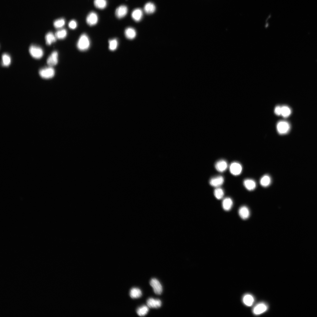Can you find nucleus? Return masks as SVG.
Wrapping results in <instances>:
<instances>
[{
    "label": "nucleus",
    "mask_w": 317,
    "mask_h": 317,
    "mask_svg": "<svg viewBox=\"0 0 317 317\" xmlns=\"http://www.w3.org/2000/svg\"><path fill=\"white\" fill-rule=\"evenodd\" d=\"M90 42L87 36L84 33L80 36L77 43L78 49L81 51L87 50L90 47Z\"/></svg>",
    "instance_id": "1"
},
{
    "label": "nucleus",
    "mask_w": 317,
    "mask_h": 317,
    "mask_svg": "<svg viewBox=\"0 0 317 317\" xmlns=\"http://www.w3.org/2000/svg\"><path fill=\"white\" fill-rule=\"evenodd\" d=\"M29 51L31 55L36 59L41 58L43 54L42 49L39 47L34 45H31L29 47Z\"/></svg>",
    "instance_id": "2"
},
{
    "label": "nucleus",
    "mask_w": 317,
    "mask_h": 317,
    "mask_svg": "<svg viewBox=\"0 0 317 317\" xmlns=\"http://www.w3.org/2000/svg\"><path fill=\"white\" fill-rule=\"evenodd\" d=\"M55 70L51 67L45 68L40 69L39 73L40 76L44 79H49L53 77L55 75Z\"/></svg>",
    "instance_id": "3"
},
{
    "label": "nucleus",
    "mask_w": 317,
    "mask_h": 317,
    "mask_svg": "<svg viewBox=\"0 0 317 317\" xmlns=\"http://www.w3.org/2000/svg\"><path fill=\"white\" fill-rule=\"evenodd\" d=\"M242 166L239 163L234 162L229 166L230 171L232 175L237 176L240 175L242 171Z\"/></svg>",
    "instance_id": "4"
},
{
    "label": "nucleus",
    "mask_w": 317,
    "mask_h": 317,
    "mask_svg": "<svg viewBox=\"0 0 317 317\" xmlns=\"http://www.w3.org/2000/svg\"><path fill=\"white\" fill-rule=\"evenodd\" d=\"M150 284L152 287L154 293L158 295L161 294L162 291V287L160 282L156 278L152 279L150 281Z\"/></svg>",
    "instance_id": "5"
},
{
    "label": "nucleus",
    "mask_w": 317,
    "mask_h": 317,
    "mask_svg": "<svg viewBox=\"0 0 317 317\" xmlns=\"http://www.w3.org/2000/svg\"><path fill=\"white\" fill-rule=\"evenodd\" d=\"M289 124L284 121L279 122L277 125V130L279 133L281 134L286 133L289 129Z\"/></svg>",
    "instance_id": "6"
},
{
    "label": "nucleus",
    "mask_w": 317,
    "mask_h": 317,
    "mask_svg": "<svg viewBox=\"0 0 317 317\" xmlns=\"http://www.w3.org/2000/svg\"><path fill=\"white\" fill-rule=\"evenodd\" d=\"M98 21L97 15L95 12L93 11L90 13L86 18L87 23L90 26H93L96 25Z\"/></svg>",
    "instance_id": "7"
},
{
    "label": "nucleus",
    "mask_w": 317,
    "mask_h": 317,
    "mask_svg": "<svg viewBox=\"0 0 317 317\" xmlns=\"http://www.w3.org/2000/svg\"><path fill=\"white\" fill-rule=\"evenodd\" d=\"M128 9L127 7L124 5H121L116 9L115 14L117 17L120 19L124 17L127 14Z\"/></svg>",
    "instance_id": "8"
},
{
    "label": "nucleus",
    "mask_w": 317,
    "mask_h": 317,
    "mask_svg": "<svg viewBox=\"0 0 317 317\" xmlns=\"http://www.w3.org/2000/svg\"><path fill=\"white\" fill-rule=\"evenodd\" d=\"M224 181L223 177L219 176L212 178L210 180L209 183L211 186L217 188L222 185Z\"/></svg>",
    "instance_id": "9"
},
{
    "label": "nucleus",
    "mask_w": 317,
    "mask_h": 317,
    "mask_svg": "<svg viewBox=\"0 0 317 317\" xmlns=\"http://www.w3.org/2000/svg\"><path fill=\"white\" fill-rule=\"evenodd\" d=\"M58 54L57 51H53L47 59V64L50 66L56 65L58 63Z\"/></svg>",
    "instance_id": "10"
},
{
    "label": "nucleus",
    "mask_w": 317,
    "mask_h": 317,
    "mask_svg": "<svg viewBox=\"0 0 317 317\" xmlns=\"http://www.w3.org/2000/svg\"><path fill=\"white\" fill-rule=\"evenodd\" d=\"M146 304L149 308H157L161 306V302L159 299H155L150 298L147 300Z\"/></svg>",
    "instance_id": "11"
},
{
    "label": "nucleus",
    "mask_w": 317,
    "mask_h": 317,
    "mask_svg": "<svg viewBox=\"0 0 317 317\" xmlns=\"http://www.w3.org/2000/svg\"><path fill=\"white\" fill-rule=\"evenodd\" d=\"M228 166L227 162L225 160H220L217 161L215 164V167L218 171L222 172L225 171Z\"/></svg>",
    "instance_id": "12"
},
{
    "label": "nucleus",
    "mask_w": 317,
    "mask_h": 317,
    "mask_svg": "<svg viewBox=\"0 0 317 317\" xmlns=\"http://www.w3.org/2000/svg\"><path fill=\"white\" fill-rule=\"evenodd\" d=\"M238 214L240 217L243 220H246L250 216V211L248 208L246 206L240 207L239 209Z\"/></svg>",
    "instance_id": "13"
},
{
    "label": "nucleus",
    "mask_w": 317,
    "mask_h": 317,
    "mask_svg": "<svg viewBox=\"0 0 317 317\" xmlns=\"http://www.w3.org/2000/svg\"><path fill=\"white\" fill-rule=\"evenodd\" d=\"M267 306L263 303H260L256 305L254 308L253 312L255 315H259L265 312L267 309Z\"/></svg>",
    "instance_id": "14"
},
{
    "label": "nucleus",
    "mask_w": 317,
    "mask_h": 317,
    "mask_svg": "<svg viewBox=\"0 0 317 317\" xmlns=\"http://www.w3.org/2000/svg\"><path fill=\"white\" fill-rule=\"evenodd\" d=\"M131 16L134 21L139 22L141 19L143 17V11L140 8L136 9L132 11Z\"/></svg>",
    "instance_id": "15"
},
{
    "label": "nucleus",
    "mask_w": 317,
    "mask_h": 317,
    "mask_svg": "<svg viewBox=\"0 0 317 317\" xmlns=\"http://www.w3.org/2000/svg\"><path fill=\"white\" fill-rule=\"evenodd\" d=\"M243 184L246 188L249 191L254 190L256 186V183L255 181L250 179H247L243 181Z\"/></svg>",
    "instance_id": "16"
},
{
    "label": "nucleus",
    "mask_w": 317,
    "mask_h": 317,
    "mask_svg": "<svg viewBox=\"0 0 317 317\" xmlns=\"http://www.w3.org/2000/svg\"><path fill=\"white\" fill-rule=\"evenodd\" d=\"M144 10L146 14H151L155 12L156 10V6L153 3L148 2L146 3L144 6Z\"/></svg>",
    "instance_id": "17"
},
{
    "label": "nucleus",
    "mask_w": 317,
    "mask_h": 317,
    "mask_svg": "<svg viewBox=\"0 0 317 317\" xmlns=\"http://www.w3.org/2000/svg\"><path fill=\"white\" fill-rule=\"evenodd\" d=\"M233 205V201L230 198L227 197L224 198L222 203L223 209L226 211L230 210Z\"/></svg>",
    "instance_id": "18"
},
{
    "label": "nucleus",
    "mask_w": 317,
    "mask_h": 317,
    "mask_svg": "<svg viewBox=\"0 0 317 317\" xmlns=\"http://www.w3.org/2000/svg\"><path fill=\"white\" fill-rule=\"evenodd\" d=\"M124 34L126 37L127 39L131 40L135 37L136 32L134 28L129 27L125 30Z\"/></svg>",
    "instance_id": "19"
},
{
    "label": "nucleus",
    "mask_w": 317,
    "mask_h": 317,
    "mask_svg": "<svg viewBox=\"0 0 317 317\" xmlns=\"http://www.w3.org/2000/svg\"><path fill=\"white\" fill-rule=\"evenodd\" d=\"M271 179L268 175L266 174L263 176L260 180V185L263 187H267L269 186L271 183Z\"/></svg>",
    "instance_id": "20"
},
{
    "label": "nucleus",
    "mask_w": 317,
    "mask_h": 317,
    "mask_svg": "<svg viewBox=\"0 0 317 317\" xmlns=\"http://www.w3.org/2000/svg\"><path fill=\"white\" fill-rule=\"evenodd\" d=\"M141 290L137 288H133L130 290L129 295L132 299H137L140 297L142 295Z\"/></svg>",
    "instance_id": "21"
},
{
    "label": "nucleus",
    "mask_w": 317,
    "mask_h": 317,
    "mask_svg": "<svg viewBox=\"0 0 317 317\" xmlns=\"http://www.w3.org/2000/svg\"><path fill=\"white\" fill-rule=\"evenodd\" d=\"M56 38L55 35L51 32L48 33L45 37L46 43L48 45H50L56 41Z\"/></svg>",
    "instance_id": "22"
},
{
    "label": "nucleus",
    "mask_w": 317,
    "mask_h": 317,
    "mask_svg": "<svg viewBox=\"0 0 317 317\" xmlns=\"http://www.w3.org/2000/svg\"><path fill=\"white\" fill-rule=\"evenodd\" d=\"M243 301L246 305L250 306L252 305L254 301V298L252 295L246 294L243 297Z\"/></svg>",
    "instance_id": "23"
},
{
    "label": "nucleus",
    "mask_w": 317,
    "mask_h": 317,
    "mask_svg": "<svg viewBox=\"0 0 317 317\" xmlns=\"http://www.w3.org/2000/svg\"><path fill=\"white\" fill-rule=\"evenodd\" d=\"M149 311V307L145 305H143L138 308L136 310L137 314L140 316H145Z\"/></svg>",
    "instance_id": "24"
},
{
    "label": "nucleus",
    "mask_w": 317,
    "mask_h": 317,
    "mask_svg": "<svg viewBox=\"0 0 317 317\" xmlns=\"http://www.w3.org/2000/svg\"><path fill=\"white\" fill-rule=\"evenodd\" d=\"M94 3L95 7L99 9H104L107 5L106 0H94Z\"/></svg>",
    "instance_id": "25"
},
{
    "label": "nucleus",
    "mask_w": 317,
    "mask_h": 317,
    "mask_svg": "<svg viewBox=\"0 0 317 317\" xmlns=\"http://www.w3.org/2000/svg\"><path fill=\"white\" fill-rule=\"evenodd\" d=\"M11 63V58L10 56L7 54L4 53L2 55V64L4 66H8Z\"/></svg>",
    "instance_id": "26"
},
{
    "label": "nucleus",
    "mask_w": 317,
    "mask_h": 317,
    "mask_svg": "<svg viewBox=\"0 0 317 317\" xmlns=\"http://www.w3.org/2000/svg\"><path fill=\"white\" fill-rule=\"evenodd\" d=\"M109 48L111 51H114L117 48L118 42L116 39L114 38L109 41Z\"/></svg>",
    "instance_id": "27"
},
{
    "label": "nucleus",
    "mask_w": 317,
    "mask_h": 317,
    "mask_svg": "<svg viewBox=\"0 0 317 317\" xmlns=\"http://www.w3.org/2000/svg\"><path fill=\"white\" fill-rule=\"evenodd\" d=\"M215 197L217 199H222L224 195V192L222 189L219 187L216 188L214 192Z\"/></svg>",
    "instance_id": "28"
},
{
    "label": "nucleus",
    "mask_w": 317,
    "mask_h": 317,
    "mask_svg": "<svg viewBox=\"0 0 317 317\" xmlns=\"http://www.w3.org/2000/svg\"><path fill=\"white\" fill-rule=\"evenodd\" d=\"M67 35L66 30L63 29L57 31L55 33L56 38L59 39H63L65 38Z\"/></svg>",
    "instance_id": "29"
},
{
    "label": "nucleus",
    "mask_w": 317,
    "mask_h": 317,
    "mask_svg": "<svg viewBox=\"0 0 317 317\" xmlns=\"http://www.w3.org/2000/svg\"><path fill=\"white\" fill-rule=\"evenodd\" d=\"M291 113V110L288 107L286 106L281 107V115L284 117H288L290 115Z\"/></svg>",
    "instance_id": "30"
},
{
    "label": "nucleus",
    "mask_w": 317,
    "mask_h": 317,
    "mask_svg": "<svg viewBox=\"0 0 317 317\" xmlns=\"http://www.w3.org/2000/svg\"><path fill=\"white\" fill-rule=\"evenodd\" d=\"M65 21L63 18H60L55 20L54 22V26L56 28H61L65 25Z\"/></svg>",
    "instance_id": "31"
},
{
    "label": "nucleus",
    "mask_w": 317,
    "mask_h": 317,
    "mask_svg": "<svg viewBox=\"0 0 317 317\" xmlns=\"http://www.w3.org/2000/svg\"><path fill=\"white\" fill-rule=\"evenodd\" d=\"M77 26V22L74 20H71L68 23L69 28L72 29H75Z\"/></svg>",
    "instance_id": "32"
},
{
    "label": "nucleus",
    "mask_w": 317,
    "mask_h": 317,
    "mask_svg": "<svg viewBox=\"0 0 317 317\" xmlns=\"http://www.w3.org/2000/svg\"><path fill=\"white\" fill-rule=\"evenodd\" d=\"M274 112L277 115H281V107L279 106H276L275 108Z\"/></svg>",
    "instance_id": "33"
}]
</instances>
